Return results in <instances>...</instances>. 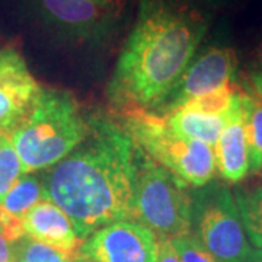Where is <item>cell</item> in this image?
I'll return each instance as SVG.
<instances>
[{
  "label": "cell",
  "instance_id": "cell-1",
  "mask_svg": "<svg viewBox=\"0 0 262 262\" xmlns=\"http://www.w3.org/2000/svg\"><path fill=\"white\" fill-rule=\"evenodd\" d=\"M210 25L191 0H140L117 61L108 99L122 115L158 111L177 88Z\"/></svg>",
  "mask_w": 262,
  "mask_h": 262
},
{
  "label": "cell",
  "instance_id": "cell-2",
  "mask_svg": "<svg viewBox=\"0 0 262 262\" xmlns=\"http://www.w3.org/2000/svg\"><path fill=\"white\" fill-rule=\"evenodd\" d=\"M139 155L124 127L92 115L83 141L48 170V198L67 214L80 241L130 220Z\"/></svg>",
  "mask_w": 262,
  "mask_h": 262
},
{
  "label": "cell",
  "instance_id": "cell-3",
  "mask_svg": "<svg viewBox=\"0 0 262 262\" xmlns=\"http://www.w3.org/2000/svg\"><path fill=\"white\" fill-rule=\"evenodd\" d=\"M89 128L73 95L44 89L28 115L10 131L22 173L51 168L83 141Z\"/></svg>",
  "mask_w": 262,
  "mask_h": 262
},
{
  "label": "cell",
  "instance_id": "cell-4",
  "mask_svg": "<svg viewBox=\"0 0 262 262\" xmlns=\"http://www.w3.org/2000/svg\"><path fill=\"white\" fill-rule=\"evenodd\" d=\"M124 117V130L137 149L188 187L201 188L213 181L217 166L211 146L177 134L162 114L136 111Z\"/></svg>",
  "mask_w": 262,
  "mask_h": 262
},
{
  "label": "cell",
  "instance_id": "cell-5",
  "mask_svg": "<svg viewBox=\"0 0 262 262\" xmlns=\"http://www.w3.org/2000/svg\"><path fill=\"white\" fill-rule=\"evenodd\" d=\"M139 153L131 219L150 229L158 239L191 233L192 194L187 191L188 185L140 150Z\"/></svg>",
  "mask_w": 262,
  "mask_h": 262
},
{
  "label": "cell",
  "instance_id": "cell-6",
  "mask_svg": "<svg viewBox=\"0 0 262 262\" xmlns=\"http://www.w3.org/2000/svg\"><path fill=\"white\" fill-rule=\"evenodd\" d=\"M223 262H249L253 249L230 189L208 182L192 194L191 233Z\"/></svg>",
  "mask_w": 262,
  "mask_h": 262
},
{
  "label": "cell",
  "instance_id": "cell-7",
  "mask_svg": "<svg viewBox=\"0 0 262 262\" xmlns=\"http://www.w3.org/2000/svg\"><path fill=\"white\" fill-rule=\"evenodd\" d=\"M38 20L58 39L101 46L118 27L124 0H29Z\"/></svg>",
  "mask_w": 262,
  "mask_h": 262
},
{
  "label": "cell",
  "instance_id": "cell-8",
  "mask_svg": "<svg viewBox=\"0 0 262 262\" xmlns=\"http://www.w3.org/2000/svg\"><path fill=\"white\" fill-rule=\"evenodd\" d=\"M159 239L139 222L120 220L83 241L79 256L91 262H156Z\"/></svg>",
  "mask_w": 262,
  "mask_h": 262
},
{
  "label": "cell",
  "instance_id": "cell-9",
  "mask_svg": "<svg viewBox=\"0 0 262 262\" xmlns=\"http://www.w3.org/2000/svg\"><path fill=\"white\" fill-rule=\"evenodd\" d=\"M237 72V54L227 46H211L192 58L177 88L170 92L158 114H168L201 95L232 83Z\"/></svg>",
  "mask_w": 262,
  "mask_h": 262
},
{
  "label": "cell",
  "instance_id": "cell-10",
  "mask_svg": "<svg viewBox=\"0 0 262 262\" xmlns=\"http://www.w3.org/2000/svg\"><path fill=\"white\" fill-rule=\"evenodd\" d=\"M42 88L15 47L0 48V131H12L35 105Z\"/></svg>",
  "mask_w": 262,
  "mask_h": 262
},
{
  "label": "cell",
  "instance_id": "cell-11",
  "mask_svg": "<svg viewBox=\"0 0 262 262\" xmlns=\"http://www.w3.org/2000/svg\"><path fill=\"white\" fill-rule=\"evenodd\" d=\"M22 222L29 237L53 246L69 258L79 252V244L82 241L77 237L70 219L50 198L32 207L24 215Z\"/></svg>",
  "mask_w": 262,
  "mask_h": 262
},
{
  "label": "cell",
  "instance_id": "cell-12",
  "mask_svg": "<svg viewBox=\"0 0 262 262\" xmlns=\"http://www.w3.org/2000/svg\"><path fill=\"white\" fill-rule=\"evenodd\" d=\"M214 155L219 175L226 182L237 184L249 173V153L241 102L222 131L214 147Z\"/></svg>",
  "mask_w": 262,
  "mask_h": 262
},
{
  "label": "cell",
  "instance_id": "cell-13",
  "mask_svg": "<svg viewBox=\"0 0 262 262\" xmlns=\"http://www.w3.org/2000/svg\"><path fill=\"white\" fill-rule=\"evenodd\" d=\"M239 102H241V99H239ZM233 111L229 115H210V114L191 111L187 108H178V110H173L170 113L162 114V115H165L169 127L177 134L184 136L187 139L204 141L214 149L217 140L226 127V124L230 120Z\"/></svg>",
  "mask_w": 262,
  "mask_h": 262
},
{
  "label": "cell",
  "instance_id": "cell-14",
  "mask_svg": "<svg viewBox=\"0 0 262 262\" xmlns=\"http://www.w3.org/2000/svg\"><path fill=\"white\" fill-rule=\"evenodd\" d=\"M241 105L249 153V170L259 172L262 169V99L242 92Z\"/></svg>",
  "mask_w": 262,
  "mask_h": 262
},
{
  "label": "cell",
  "instance_id": "cell-15",
  "mask_svg": "<svg viewBox=\"0 0 262 262\" xmlns=\"http://www.w3.org/2000/svg\"><path fill=\"white\" fill-rule=\"evenodd\" d=\"M47 198L48 194L44 184L37 177L31 173H25L10 188L9 192L0 203V207L5 208L10 214L24 219V215L27 214L32 207L37 206L39 201L47 200Z\"/></svg>",
  "mask_w": 262,
  "mask_h": 262
},
{
  "label": "cell",
  "instance_id": "cell-16",
  "mask_svg": "<svg viewBox=\"0 0 262 262\" xmlns=\"http://www.w3.org/2000/svg\"><path fill=\"white\" fill-rule=\"evenodd\" d=\"M234 201L249 242L262 249V187L251 191L237 189Z\"/></svg>",
  "mask_w": 262,
  "mask_h": 262
},
{
  "label": "cell",
  "instance_id": "cell-17",
  "mask_svg": "<svg viewBox=\"0 0 262 262\" xmlns=\"http://www.w3.org/2000/svg\"><path fill=\"white\" fill-rule=\"evenodd\" d=\"M242 92L244 91L232 82L210 94L192 98L184 105H181L179 108H187L191 111L210 114V115H229L239 103Z\"/></svg>",
  "mask_w": 262,
  "mask_h": 262
},
{
  "label": "cell",
  "instance_id": "cell-18",
  "mask_svg": "<svg viewBox=\"0 0 262 262\" xmlns=\"http://www.w3.org/2000/svg\"><path fill=\"white\" fill-rule=\"evenodd\" d=\"M20 177L22 165L9 131H0V203Z\"/></svg>",
  "mask_w": 262,
  "mask_h": 262
},
{
  "label": "cell",
  "instance_id": "cell-19",
  "mask_svg": "<svg viewBox=\"0 0 262 262\" xmlns=\"http://www.w3.org/2000/svg\"><path fill=\"white\" fill-rule=\"evenodd\" d=\"M69 256L50 245L25 236L16 244V262H69Z\"/></svg>",
  "mask_w": 262,
  "mask_h": 262
},
{
  "label": "cell",
  "instance_id": "cell-20",
  "mask_svg": "<svg viewBox=\"0 0 262 262\" xmlns=\"http://www.w3.org/2000/svg\"><path fill=\"white\" fill-rule=\"evenodd\" d=\"M181 262H223L210 252L194 233L170 239Z\"/></svg>",
  "mask_w": 262,
  "mask_h": 262
},
{
  "label": "cell",
  "instance_id": "cell-21",
  "mask_svg": "<svg viewBox=\"0 0 262 262\" xmlns=\"http://www.w3.org/2000/svg\"><path fill=\"white\" fill-rule=\"evenodd\" d=\"M0 230L12 244H18L20 239H24L27 236L22 219L10 214L2 207H0Z\"/></svg>",
  "mask_w": 262,
  "mask_h": 262
},
{
  "label": "cell",
  "instance_id": "cell-22",
  "mask_svg": "<svg viewBox=\"0 0 262 262\" xmlns=\"http://www.w3.org/2000/svg\"><path fill=\"white\" fill-rule=\"evenodd\" d=\"M248 83L252 95L262 99V38L255 48L252 63L248 69Z\"/></svg>",
  "mask_w": 262,
  "mask_h": 262
},
{
  "label": "cell",
  "instance_id": "cell-23",
  "mask_svg": "<svg viewBox=\"0 0 262 262\" xmlns=\"http://www.w3.org/2000/svg\"><path fill=\"white\" fill-rule=\"evenodd\" d=\"M156 262H181L170 239H159V249Z\"/></svg>",
  "mask_w": 262,
  "mask_h": 262
},
{
  "label": "cell",
  "instance_id": "cell-24",
  "mask_svg": "<svg viewBox=\"0 0 262 262\" xmlns=\"http://www.w3.org/2000/svg\"><path fill=\"white\" fill-rule=\"evenodd\" d=\"M0 262H16V244H12L0 230Z\"/></svg>",
  "mask_w": 262,
  "mask_h": 262
},
{
  "label": "cell",
  "instance_id": "cell-25",
  "mask_svg": "<svg viewBox=\"0 0 262 262\" xmlns=\"http://www.w3.org/2000/svg\"><path fill=\"white\" fill-rule=\"evenodd\" d=\"M249 262H262V249H253Z\"/></svg>",
  "mask_w": 262,
  "mask_h": 262
},
{
  "label": "cell",
  "instance_id": "cell-26",
  "mask_svg": "<svg viewBox=\"0 0 262 262\" xmlns=\"http://www.w3.org/2000/svg\"><path fill=\"white\" fill-rule=\"evenodd\" d=\"M191 2H194V3H203V5H219V3H222V2H225V0H191Z\"/></svg>",
  "mask_w": 262,
  "mask_h": 262
},
{
  "label": "cell",
  "instance_id": "cell-27",
  "mask_svg": "<svg viewBox=\"0 0 262 262\" xmlns=\"http://www.w3.org/2000/svg\"><path fill=\"white\" fill-rule=\"evenodd\" d=\"M82 262H91V261H82Z\"/></svg>",
  "mask_w": 262,
  "mask_h": 262
}]
</instances>
